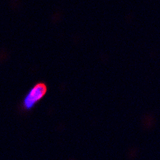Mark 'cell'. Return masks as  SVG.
<instances>
[{"mask_svg": "<svg viewBox=\"0 0 160 160\" xmlns=\"http://www.w3.org/2000/svg\"><path fill=\"white\" fill-rule=\"evenodd\" d=\"M47 93V86L42 82L35 84L31 89V91L26 95L22 102V107L25 110L32 109L35 104L43 98Z\"/></svg>", "mask_w": 160, "mask_h": 160, "instance_id": "obj_1", "label": "cell"}]
</instances>
